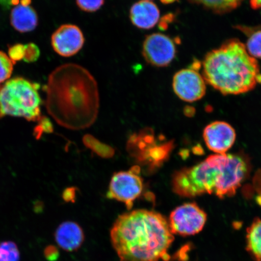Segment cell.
<instances>
[{
	"mask_svg": "<svg viewBox=\"0 0 261 261\" xmlns=\"http://www.w3.org/2000/svg\"><path fill=\"white\" fill-rule=\"evenodd\" d=\"M48 112L64 126L86 128L96 120L99 108L97 81L90 71L76 64L58 67L48 77Z\"/></svg>",
	"mask_w": 261,
	"mask_h": 261,
	"instance_id": "1",
	"label": "cell"
},
{
	"mask_svg": "<svg viewBox=\"0 0 261 261\" xmlns=\"http://www.w3.org/2000/svg\"><path fill=\"white\" fill-rule=\"evenodd\" d=\"M120 261H168L174 241L169 222L161 214L146 210L120 215L110 231Z\"/></svg>",
	"mask_w": 261,
	"mask_h": 261,
	"instance_id": "2",
	"label": "cell"
},
{
	"mask_svg": "<svg viewBox=\"0 0 261 261\" xmlns=\"http://www.w3.org/2000/svg\"><path fill=\"white\" fill-rule=\"evenodd\" d=\"M205 82L224 95L249 92L261 83L259 65L246 46L231 39L205 55L203 63Z\"/></svg>",
	"mask_w": 261,
	"mask_h": 261,
	"instance_id": "3",
	"label": "cell"
},
{
	"mask_svg": "<svg viewBox=\"0 0 261 261\" xmlns=\"http://www.w3.org/2000/svg\"><path fill=\"white\" fill-rule=\"evenodd\" d=\"M227 154L212 155L192 167L175 171L171 181L173 192L186 198L204 194H214L221 199L227 197Z\"/></svg>",
	"mask_w": 261,
	"mask_h": 261,
	"instance_id": "4",
	"label": "cell"
},
{
	"mask_svg": "<svg viewBox=\"0 0 261 261\" xmlns=\"http://www.w3.org/2000/svg\"><path fill=\"white\" fill-rule=\"evenodd\" d=\"M40 85L21 77L0 84V117H21L28 121L42 118Z\"/></svg>",
	"mask_w": 261,
	"mask_h": 261,
	"instance_id": "5",
	"label": "cell"
},
{
	"mask_svg": "<svg viewBox=\"0 0 261 261\" xmlns=\"http://www.w3.org/2000/svg\"><path fill=\"white\" fill-rule=\"evenodd\" d=\"M138 166L129 171H120L112 176L107 192L108 198L115 200L125 204L127 210H132L134 202L141 195L143 181Z\"/></svg>",
	"mask_w": 261,
	"mask_h": 261,
	"instance_id": "6",
	"label": "cell"
},
{
	"mask_svg": "<svg viewBox=\"0 0 261 261\" xmlns=\"http://www.w3.org/2000/svg\"><path fill=\"white\" fill-rule=\"evenodd\" d=\"M207 217L206 213L197 203H185L171 212L169 227L173 234L184 237L195 236L203 230Z\"/></svg>",
	"mask_w": 261,
	"mask_h": 261,
	"instance_id": "7",
	"label": "cell"
},
{
	"mask_svg": "<svg viewBox=\"0 0 261 261\" xmlns=\"http://www.w3.org/2000/svg\"><path fill=\"white\" fill-rule=\"evenodd\" d=\"M142 54L147 64L152 67H168L176 57L175 41L169 36L154 33L147 35L143 42Z\"/></svg>",
	"mask_w": 261,
	"mask_h": 261,
	"instance_id": "8",
	"label": "cell"
},
{
	"mask_svg": "<svg viewBox=\"0 0 261 261\" xmlns=\"http://www.w3.org/2000/svg\"><path fill=\"white\" fill-rule=\"evenodd\" d=\"M172 89L179 99L194 102L203 98L206 91L204 77L193 68L177 71L172 79Z\"/></svg>",
	"mask_w": 261,
	"mask_h": 261,
	"instance_id": "9",
	"label": "cell"
},
{
	"mask_svg": "<svg viewBox=\"0 0 261 261\" xmlns=\"http://www.w3.org/2000/svg\"><path fill=\"white\" fill-rule=\"evenodd\" d=\"M51 43L55 51L60 56L70 57L83 48L85 37L83 31L78 26L64 24L52 35Z\"/></svg>",
	"mask_w": 261,
	"mask_h": 261,
	"instance_id": "10",
	"label": "cell"
},
{
	"mask_svg": "<svg viewBox=\"0 0 261 261\" xmlns=\"http://www.w3.org/2000/svg\"><path fill=\"white\" fill-rule=\"evenodd\" d=\"M236 137V130L229 123L223 121L208 124L203 132L205 145L217 154H226L233 146Z\"/></svg>",
	"mask_w": 261,
	"mask_h": 261,
	"instance_id": "11",
	"label": "cell"
},
{
	"mask_svg": "<svg viewBox=\"0 0 261 261\" xmlns=\"http://www.w3.org/2000/svg\"><path fill=\"white\" fill-rule=\"evenodd\" d=\"M130 22L142 30L154 28L161 18V11L158 6L151 1L141 0L134 3L129 10Z\"/></svg>",
	"mask_w": 261,
	"mask_h": 261,
	"instance_id": "12",
	"label": "cell"
},
{
	"mask_svg": "<svg viewBox=\"0 0 261 261\" xmlns=\"http://www.w3.org/2000/svg\"><path fill=\"white\" fill-rule=\"evenodd\" d=\"M31 0H20L13 8L10 19L16 31L26 33L35 30L38 24L37 12L31 6Z\"/></svg>",
	"mask_w": 261,
	"mask_h": 261,
	"instance_id": "13",
	"label": "cell"
},
{
	"mask_svg": "<svg viewBox=\"0 0 261 261\" xmlns=\"http://www.w3.org/2000/svg\"><path fill=\"white\" fill-rule=\"evenodd\" d=\"M58 246L67 252L77 250L83 244L85 236L79 224L74 222H64L59 226L55 232Z\"/></svg>",
	"mask_w": 261,
	"mask_h": 261,
	"instance_id": "14",
	"label": "cell"
},
{
	"mask_svg": "<svg viewBox=\"0 0 261 261\" xmlns=\"http://www.w3.org/2000/svg\"><path fill=\"white\" fill-rule=\"evenodd\" d=\"M246 249L256 261H261V219L255 218L247 228Z\"/></svg>",
	"mask_w": 261,
	"mask_h": 261,
	"instance_id": "15",
	"label": "cell"
},
{
	"mask_svg": "<svg viewBox=\"0 0 261 261\" xmlns=\"http://www.w3.org/2000/svg\"><path fill=\"white\" fill-rule=\"evenodd\" d=\"M191 3L203 6L217 14H225L236 9L243 0H189Z\"/></svg>",
	"mask_w": 261,
	"mask_h": 261,
	"instance_id": "16",
	"label": "cell"
},
{
	"mask_svg": "<svg viewBox=\"0 0 261 261\" xmlns=\"http://www.w3.org/2000/svg\"><path fill=\"white\" fill-rule=\"evenodd\" d=\"M19 252L17 246L12 241L0 243V261H19Z\"/></svg>",
	"mask_w": 261,
	"mask_h": 261,
	"instance_id": "17",
	"label": "cell"
},
{
	"mask_svg": "<svg viewBox=\"0 0 261 261\" xmlns=\"http://www.w3.org/2000/svg\"><path fill=\"white\" fill-rule=\"evenodd\" d=\"M246 49L250 56L261 59V30L250 32Z\"/></svg>",
	"mask_w": 261,
	"mask_h": 261,
	"instance_id": "18",
	"label": "cell"
},
{
	"mask_svg": "<svg viewBox=\"0 0 261 261\" xmlns=\"http://www.w3.org/2000/svg\"><path fill=\"white\" fill-rule=\"evenodd\" d=\"M14 62L5 52L0 51V84L7 81L14 70Z\"/></svg>",
	"mask_w": 261,
	"mask_h": 261,
	"instance_id": "19",
	"label": "cell"
},
{
	"mask_svg": "<svg viewBox=\"0 0 261 261\" xmlns=\"http://www.w3.org/2000/svg\"><path fill=\"white\" fill-rule=\"evenodd\" d=\"M106 0H76L77 7L81 11L88 13L96 12L101 8L105 3Z\"/></svg>",
	"mask_w": 261,
	"mask_h": 261,
	"instance_id": "20",
	"label": "cell"
},
{
	"mask_svg": "<svg viewBox=\"0 0 261 261\" xmlns=\"http://www.w3.org/2000/svg\"><path fill=\"white\" fill-rule=\"evenodd\" d=\"M174 14H168L163 16L159 23V28L162 29V30H165V29L168 28L169 24L174 20Z\"/></svg>",
	"mask_w": 261,
	"mask_h": 261,
	"instance_id": "21",
	"label": "cell"
},
{
	"mask_svg": "<svg viewBox=\"0 0 261 261\" xmlns=\"http://www.w3.org/2000/svg\"><path fill=\"white\" fill-rule=\"evenodd\" d=\"M45 255L49 260H55L58 259L59 253L56 248L48 247L45 250Z\"/></svg>",
	"mask_w": 261,
	"mask_h": 261,
	"instance_id": "22",
	"label": "cell"
},
{
	"mask_svg": "<svg viewBox=\"0 0 261 261\" xmlns=\"http://www.w3.org/2000/svg\"><path fill=\"white\" fill-rule=\"evenodd\" d=\"M20 0H0V6L5 9H9L12 6L17 5Z\"/></svg>",
	"mask_w": 261,
	"mask_h": 261,
	"instance_id": "23",
	"label": "cell"
},
{
	"mask_svg": "<svg viewBox=\"0 0 261 261\" xmlns=\"http://www.w3.org/2000/svg\"><path fill=\"white\" fill-rule=\"evenodd\" d=\"M250 5L253 9L261 8V0H250Z\"/></svg>",
	"mask_w": 261,
	"mask_h": 261,
	"instance_id": "24",
	"label": "cell"
},
{
	"mask_svg": "<svg viewBox=\"0 0 261 261\" xmlns=\"http://www.w3.org/2000/svg\"><path fill=\"white\" fill-rule=\"evenodd\" d=\"M178 1V0H161V2L163 3V4L168 5L172 4Z\"/></svg>",
	"mask_w": 261,
	"mask_h": 261,
	"instance_id": "25",
	"label": "cell"
},
{
	"mask_svg": "<svg viewBox=\"0 0 261 261\" xmlns=\"http://www.w3.org/2000/svg\"><path fill=\"white\" fill-rule=\"evenodd\" d=\"M146 1H151V0H146Z\"/></svg>",
	"mask_w": 261,
	"mask_h": 261,
	"instance_id": "26",
	"label": "cell"
}]
</instances>
